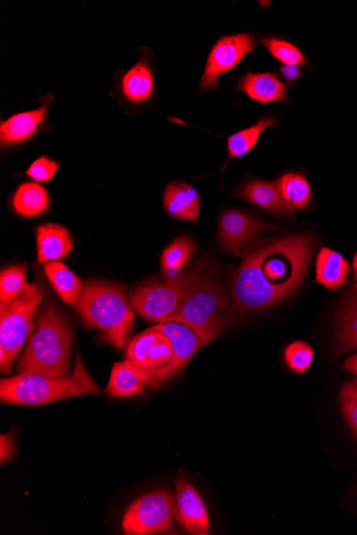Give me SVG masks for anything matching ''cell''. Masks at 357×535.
<instances>
[{
  "instance_id": "cell-1",
  "label": "cell",
  "mask_w": 357,
  "mask_h": 535,
  "mask_svg": "<svg viewBox=\"0 0 357 535\" xmlns=\"http://www.w3.org/2000/svg\"><path fill=\"white\" fill-rule=\"evenodd\" d=\"M317 240L293 234L257 244L244 251L230 283V320L267 309L286 300L302 285Z\"/></svg>"
},
{
  "instance_id": "cell-2",
  "label": "cell",
  "mask_w": 357,
  "mask_h": 535,
  "mask_svg": "<svg viewBox=\"0 0 357 535\" xmlns=\"http://www.w3.org/2000/svg\"><path fill=\"white\" fill-rule=\"evenodd\" d=\"M74 330L52 302H44L36 329L18 361L20 373L66 377L70 375Z\"/></svg>"
},
{
  "instance_id": "cell-3",
  "label": "cell",
  "mask_w": 357,
  "mask_h": 535,
  "mask_svg": "<svg viewBox=\"0 0 357 535\" xmlns=\"http://www.w3.org/2000/svg\"><path fill=\"white\" fill-rule=\"evenodd\" d=\"M220 266L210 267L184 296L172 317L165 322L188 325L205 346L228 332L231 326V297L221 279Z\"/></svg>"
},
{
  "instance_id": "cell-4",
  "label": "cell",
  "mask_w": 357,
  "mask_h": 535,
  "mask_svg": "<svg viewBox=\"0 0 357 535\" xmlns=\"http://www.w3.org/2000/svg\"><path fill=\"white\" fill-rule=\"evenodd\" d=\"M102 390L76 356L72 373L66 377L20 373L0 381V401L7 404L38 406L84 396L101 395Z\"/></svg>"
},
{
  "instance_id": "cell-5",
  "label": "cell",
  "mask_w": 357,
  "mask_h": 535,
  "mask_svg": "<svg viewBox=\"0 0 357 535\" xmlns=\"http://www.w3.org/2000/svg\"><path fill=\"white\" fill-rule=\"evenodd\" d=\"M76 309L118 351L127 345L135 316L126 288L118 283L88 280Z\"/></svg>"
},
{
  "instance_id": "cell-6",
  "label": "cell",
  "mask_w": 357,
  "mask_h": 535,
  "mask_svg": "<svg viewBox=\"0 0 357 535\" xmlns=\"http://www.w3.org/2000/svg\"><path fill=\"white\" fill-rule=\"evenodd\" d=\"M209 269L210 260L201 258L188 271L143 283L130 296L133 309L148 322H165L176 312L193 283Z\"/></svg>"
},
{
  "instance_id": "cell-7",
  "label": "cell",
  "mask_w": 357,
  "mask_h": 535,
  "mask_svg": "<svg viewBox=\"0 0 357 535\" xmlns=\"http://www.w3.org/2000/svg\"><path fill=\"white\" fill-rule=\"evenodd\" d=\"M43 298L42 289L36 283H28L18 298L0 307V369L3 374L11 372L14 360L35 332L34 322Z\"/></svg>"
},
{
  "instance_id": "cell-8",
  "label": "cell",
  "mask_w": 357,
  "mask_h": 535,
  "mask_svg": "<svg viewBox=\"0 0 357 535\" xmlns=\"http://www.w3.org/2000/svg\"><path fill=\"white\" fill-rule=\"evenodd\" d=\"M174 358L172 340L153 326L137 335L128 345L126 359L150 381V388L157 389L170 380V366Z\"/></svg>"
},
{
  "instance_id": "cell-9",
  "label": "cell",
  "mask_w": 357,
  "mask_h": 535,
  "mask_svg": "<svg viewBox=\"0 0 357 535\" xmlns=\"http://www.w3.org/2000/svg\"><path fill=\"white\" fill-rule=\"evenodd\" d=\"M176 497L155 491L138 498L124 514L122 528L128 535H150L174 529Z\"/></svg>"
},
{
  "instance_id": "cell-10",
  "label": "cell",
  "mask_w": 357,
  "mask_h": 535,
  "mask_svg": "<svg viewBox=\"0 0 357 535\" xmlns=\"http://www.w3.org/2000/svg\"><path fill=\"white\" fill-rule=\"evenodd\" d=\"M256 49V40L250 34L223 37L217 41L212 47L205 73L201 77L200 90L216 89L219 78L234 70L247 55L254 53Z\"/></svg>"
},
{
  "instance_id": "cell-11",
  "label": "cell",
  "mask_w": 357,
  "mask_h": 535,
  "mask_svg": "<svg viewBox=\"0 0 357 535\" xmlns=\"http://www.w3.org/2000/svg\"><path fill=\"white\" fill-rule=\"evenodd\" d=\"M273 229L257 217L240 210H227L220 219L219 240L225 253L238 257L262 231Z\"/></svg>"
},
{
  "instance_id": "cell-12",
  "label": "cell",
  "mask_w": 357,
  "mask_h": 535,
  "mask_svg": "<svg viewBox=\"0 0 357 535\" xmlns=\"http://www.w3.org/2000/svg\"><path fill=\"white\" fill-rule=\"evenodd\" d=\"M53 97H46L41 105L28 112L15 114L0 123V145L3 149L23 146L36 138L48 124Z\"/></svg>"
},
{
  "instance_id": "cell-13",
  "label": "cell",
  "mask_w": 357,
  "mask_h": 535,
  "mask_svg": "<svg viewBox=\"0 0 357 535\" xmlns=\"http://www.w3.org/2000/svg\"><path fill=\"white\" fill-rule=\"evenodd\" d=\"M176 522L195 535L208 534L210 518L206 503L195 486L184 478L176 480Z\"/></svg>"
},
{
  "instance_id": "cell-14",
  "label": "cell",
  "mask_w": 357,
  "mask_h": 535,
  "mask_svg": "<svg viewBox=\"0 0 357 535\" xmlns=\"http://www.w3.org/2000/svg\"><path fill=\"white\" fill-rule=\"evenodd\" d=\"M155 90L154 73L149 56H139L136 64L119 78V98L129 106H144Z\"/></svg>"
},
{
  "instance_id": "cell-15",
  "label": "cell",
  "mask_w": 357,
  "mask_h": 535,
  "mask_svg": "<svg viewBox=\"0 0 357 535\" xmlns=\"http://www.w3.org/2000/svg\"><path fill=\"white\" fill-rule=\"evenodd\" d=\"M155 327L162 330L173 342L174 358L169 372L170 379H172L188 367L193 357L205 348V345L195 330L188 325L179 322H162Z\"/></svg>"
},
{
  "instance_id": "cell-16",
  "label": "cell",
  "mask_w": 357,
  "mask_h": 535,
  "mask_svg": "<svg viewBox=\"0 0 357 535\" xmlns=\"http://www.w3.org/2000/svg\"><path fill=\"white\" fill-rule=\"evenodd\" d=\"M235 196L243 198L277 217L292 218L294 216V209L279 194L276 182L247 181L238 188Z\"/></svg>"
},
{
  "instance_id": "cell-17",
  "label": "cell",
  "mask_w": 357,
  "mask_h": 535,
  "mask_svg": "<svg viewBox=\"0 0 357 535\" xmlns=\"http://www.w3.org/2000/svg\"><path fill=\"white\" fill-rule=\"evenodd\" d=\"M37 257L42 264L66 259L73 250L74 241L67 228L58 224H43L36 231Z\"/></svg>"
},
{
  "instance_id": "cell-18",
  "label": "cell",
  "mask_w": 357,
  "mask_h": 535,
  "mask_svg": "<svg viewBox=\"0 0 357 535\" xmlns=\"http://www.w3.org/2000/svg\"><path fill=\"white\" fill-rule=\"evenodd\" d=\"M163 204L168 215L182 222H196L200 213V198L193 186L185 182L167 185Z\"/></svg>"
},
{
  "instance_id": "cell-19",
  "label": "cell",
  "mask_w": 357,
  "mask_h": 535,
  "mask_svg": "<svg viewBox=\"0 0 357 535\" xmlns=\"http://www.w3.org/2000/svg\"><path fill=\"white\" fill-rule=\"evenodd\" d=\"M289 87L273 73H247L240 78L238 90L259 103L286 102Z\"/></svg>"
},
{
  "instance_id": "cell-20",
  "label": "cell",
  "mask_w": 357,
  "mask_h": 535,
  "mask_svg": "<svg viewBox=\"0 0 357 535\" xmlns=\"http://www.w3.org/2000/svg\"><path fill=\"white\" fill-rule=\"evenodd\" d=\"M147 387H151L148 377L126 359L114 365L106 393L115 398H129Z\"/></svg>"
},
{
  "instance_id": "cell-21",
  "label": "cell",
  "mask_w": 357,
  "mask_h": 535,
  "mask_svg": "<svg viewBox=\"0 0 357 535\" xmlns=\"http://www.w3.org/2000/svg\"><path fill=\"white\" fill-rule=\"evenodd\" d=\"M11 204L15 214L24 218H37L49 212L51 198L41 184L27 182L14 192Z\"/></svg>"
},
{
  "instance_id": "cell-22",
  "label": "cell",
  "mask_w": 357,
  "mask_h": 535,
  "mask_svg": "<svg viewBox=\"0 0 357 535\" xmlns=\"http://www.w3.org/2000/svg\"><path fill=\"white\" fill-rule=\"evenodd\" d=\"M44 273L61 300L76 307L85 288V283L81 278L61 261L44 264Z\"/></svg>"
},
{
  "instance_id": "cell-23",
  "label": "cell",
  "mask_w": 357,
  "mask_h": 535,
  "mask_svg": "<svg viewBox=\"0 0 357 535\" xmlns=\"http://www.w3.org/2000/svg\"><path fill=\"white\" fill-rule=\"evenodd\" d=\"M350 267L346 259L330 248H322L316 262V281L329 290H338L347 281Z\"/></svg>"
},
{
  "instance_id": "cell-24",
  "label": "cell",
  "mask_w": 357,
  "mask_h": 535,
  "mask_svg": "<svg viewBox=\"0 0 357 535\" xmlns=\"http://www.w3.org/2000/svg\"><path fill=\"white\" fill-rule=\"evenodd\" d=\"M337 353L357 350V288L341 304L338 314Z\"/></svg>"
},
{
  "instance_id": "cell-25",
  "label": "cell",
  "mask_w": 357,
  "mask_h": 535,
  "mask_svg": "<svg viewBox=\"0 0 357 535\" xmlns=\"http://www.w3.org/2000/svg\"><path fill=\"white\" fill-rule=\"evenodd\" d=\"M277 121L271 117L258 120L253 127L232 134L227 139L229 159H238L252 151L258 143V139L263 132L274 127Z\"/></svg>"
},
{
  "instance_id": "cell-26",
  "label": "cell",
  "mask_w": 357,
  "mask_h": 535,
  "mask_svg": "<svg viewBox=\"0 0 357 535\" xmlns=\"http://www.w3.org/2000/svg\"><path fill=\"white\" fill-rule=\"evenodd\" d=\"M196 243L189 235H181L170 244L161 256L164 274L181 272L196 254Z\"/></svg>"
},
{
  "instance_id": "cell-27",
  "label": "cell",
  "mask_w": 357,
  "mask_h": 535,
  "mask_svg": "<svg viewBox=\"0 0 357 535\" xmlns=\"http://www.w3.org/2000/svg\"><path fill=\"white\" fill-rule=\"evenodd\" d=\"M276 184L279 194L294 210H305L309 206L312 190L300 173H287Z\"/></svg>"
},
{
  "instance_id": "cell-28",
  "label": "cell",
  "mask_w": 357,
  "mask_h": 535,
  "mask_svg": "<svg viewBox=\"0 0 357 535\" xmlns=\"http://www.w3.org/2000/svg\"><path fill=\"white\" fill-rule=\"evenodd\" d=\"M27 266L13 265L7 267L0 275V307L9 305L27 288Z\"/></svg>"
},
{
  "instance_id": "cell-29",
  "label": "cell",
  "mask_w": 357,
  "mask_h": 535,
  "mask_svg": "<svg viewBox=\"0 0 357 535\" xmlns=\"http://www.w3.org/2000/svg\"><path fill=\"white\" fill-rule=\"evenodd\" d=\"M261 43L267 47L274 58L281 61L285 66L300 67L307 64L303 53L296 45L288 41L278 38H266L261 40Z\"/></svg>"
},
{
  "instance_id": "cell-30",
  "label": "cell",
  "mask_w": 357,
  "mask_h": 535,
  "mask_svg": "<svg viewBox=\"0 0 357 535\" xmlns=\"http://www.w3.org/2000/svg\"><path fill=\"white\" fill-rule=\"evenodd\" d=\"M315 353L308 343L296 341L289 344L285 350V361L290 370L305 373L314 361Z\"/></svg>"
},
{
  "instance_id": "cell-31",
  "label": "cell",
  "mask_w": 357,
  "mask_h": 535,
  "mask_svg": "<svg viewBox=\"0 0 357 535\" xmlns=\"http://www.w3.org/2000/svg\"><path fill=\"white\" fill-rule=\"evenodd\" d=\"M340 403L349 427L357 436V380L346 383L341 389Z\"/></svg>"
},
{
  "instance_id": "cell-32",
  "label": "cell",
  "mask_w": 357,
  "mask_h": 535,
  "mask_svg": "<svg viewBox=\"0 0 357 535\" xmlns=\"http://www.w3.org/2000/svg\"><path fill=\"white\" fill-rule=\"evenodd\" d=\"M60 163L50 157L41 156L26 171L27 177L37 183H49L57 175Z\"/></svg>"
},
{
  "instance_id": "cell-33",
  "label": "cell",
  "mask_w": 357,
  "mask_h": 535,
  "mask_svg": "<svg viewBox=\"0 0 357 535\" xmlns=\"http://www.w3.org/2000/svg\"><path fill=\"white\" fill-rule=\"evenodd\" d=\"M17 455V445H15L14 433L2 434L0 436V463L5 465Z\"/></svg>"
},
{
  "instance_id": "cell-34",
  "label": "cell",
  "mask_w": 357,
  "mask_h": 535,
  "mask_svg": "<svg viewBox=\"0 0 357 535\" xmlns=\"http://www.w3.org/2000/svg\"><path fill=\"white\" fill-rule=\"evenodd\" d=\"M282 74L288 81L297 80L301 75L300 67L296 66H285L282 68Z\"/></svg>"
},
{
  "instance_id": "cell-35",
  "label": "cell",
  "mask_w": 357,
  "mask_h": 535,
  "mask_svg": "<svg viewBox=\"0 0 357 535\" xmlns=\"http://www.w3.org/2000/svg\"><path fill=\"white\" fill-rule=\"evenodd\" d=\"M343 368L357 376V354L347 359Z\"/></svg>"
},
{
  "instance_id": "cell-36",
  "label": "cell",
  "mask_w": 357,
  "mask_h": 535,
  "mask_svg": "<svg viewBox=\"0 0 357 535\" xmlns=\"http://www.w3.org/2000/svg\"><path fill=\"white\" fill-rule=\"evenodd\" d=\"M353 271H354V277L357 280V253H356V255L354 257V261H353Z\"/></svg>"
},
{
  "instance_id": "cell-37",
  "label": "cell",
  "mask_w": 357,
  "mask_h": 535,
  "mask_svg": "<svg viewBox=\"0 0 357 535\" xmlns=\"http://www.w3.org/2000/svg\"><path fill=\"white\" fill-rule=\"evenodd\" d=\"M355 287L357 288V285Z\"/></svg>"
}]
</instances>
